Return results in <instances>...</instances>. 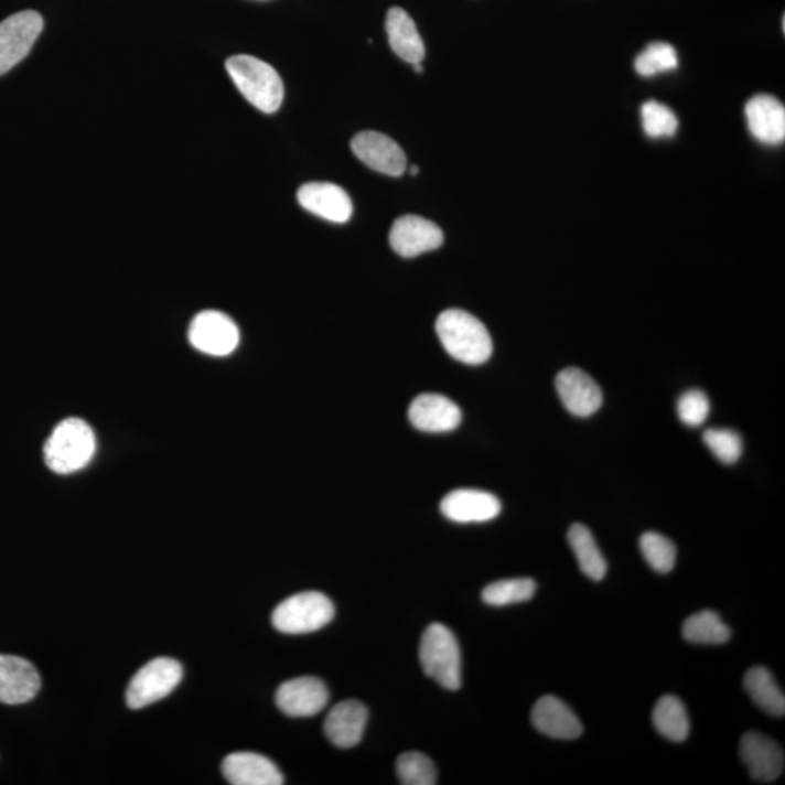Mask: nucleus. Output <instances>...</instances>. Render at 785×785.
I'll return each mask as SVG.
<instances>
[{
    "label": "nucleus",
    "instance_id": "nucleus-1",
    "mask_svg": "<svg viewBox=\"0 0 785 785\" xmlns=\"http://www.w3.org/2000/svg\"><path fill=\"white\" fill-rule=\"evenodd\" d=\"M435 329L447 353L460 363L481 365L491 358L493 344L490 331L465 310H445L438 316Z\"/></svg>",
    "mask_w": 785,
    "mask_h": 785
},
{
    "label": "nucleus",
    "instance_id": "nucleus-2",
    "mask_svg": "<svg viewBox=\"0 0 785 785\" xmlns=\"http://www.w3.org/2000/svg\"><path fill=\"white\" fill-rule=\"evenodd\" d=\"M97 453L93 428L79 418L58 423L44 445L47 467L57 474H72L85 469Z\"/></svg>",
    "mask_w": 785,
    "mask_h": 785
},
{
    "label": "nucleus",
    "instance_id": "nucleus-3",
    "mask_svg": "<svg viewBox=\"0 0 785 785\" xmlns=\"http://www.w3.org/2000/svg\"><path fill=\"white\" fill-rule=\"evenodd\" d=\"M227 73L239 93L265 114L280 109L284 84L276 68L254 56H233L226 62Z\"/></svg>",
    "mask_w": 785,
    "mask_h": 785
},
{
    "label": "nucleus",
    "instance_id": "nucleus-4",
    "mask_svg": "<svg viewBox=\"0 0 785 785\" xmlns=\"http://www.w3.org/2000/svg\"><path fill=\"white\" fill-rule=\"evenodd\" d=\"M423 673L441 687L455 691L461 687V650L458 638L449 627L431 624L419 646Z\"/></svg>",
    "mask_w": 785,
    "mask_h": 785
},
{
    "label": "nucleus",
    "instance_id": "nucleus-5",
    "mask_svg": "<svg viewBox=\"0 0 785 785\" xmlns=\"http://www.w3.org/2000/svg\"><path fill=\"white\" fill-rule=\"evenodd\" d=\"M335 617V605L325 593L310 591L287 598L272 613V625L286 634H305L326 627Z\"/></svg>",
    "mask_w": 785,
    "mask_h": 785
},
{
    "label": "nucleus",
    "instance_id": "nucleus-6",
    "mask_svg": "<svg viewBox=\"0 0 785 785\" xmlns=\"http://www.w3.org/2000/svg\"><path fill=\"white\" fill-rule=\"evenodd\" d=\"M182 665L171 657L150 660L131 678L126 692L127 706L132 710L163 700L182 681Z\"/></svg>",
    "mask_w": 785,
    "mask_h": 785
},
{
    "label": "nucleus",
    "instance_id": "nucleus-7",
    "mask_svg": "<svg viewBox=\"0 0 785 785\" xmlns=\"http://www.w3.org/2000/svg\"><path fill=\"white\" fill-rule=\"evenodd\" d=\"M43 29V17L35 11L13 13L0 22V76L29 56Z\"/></svg>",
    "mask_w": 785,
    "mask_h": 785
},
{
    "label": "nucleus",
    "instance_id": "nucleus-8",
    "mask_svg": "<svg viewBox=\"0 0 785 785\" xmlns=\"http://www.w3.org/2000/svg\"><path fill=\"white\" fill-rule=\"evenodd\" d=\"M189 337L191 345L200 353L212 357H227L240 341L239 327L227 314L217 310H205L191 322Z\"/></svg>",
    "mask_w": 785,
    "mask_h": 785
},
{
    "label": "nucleus",
    "instance_id": "nucleus-9",
    "mask_svg": "<svg viewBox=\"0 0 785 785\" xmlns=\"http://www.w3.org/2000/svg\"><path fill=\"white\" fill-rule=\"evenodd\" d=\"M442 241H444V233L440 227L421 216L408 214L392 223L390 245L400 257L415 258L431 252L440 248Z\"/></svg>",
    "mask_w": 785,
    "mask_h": 785
},
{
    "label": "nucleus",
    "instance_id": "nucleus-10",
    "mask_svg": "<svg viewBox=\"0 0 785 785\" xmlns=\"http://www.w3.org/2000/svg\"><path fill=\"white\" fill-rule=\"evenodd\" d=\"M355 157L373 171L389 176H401L408 166L406 154L389 136L377 131H363L351 143Z\"/></svg>",
    "mask_w": 785,
    "mask_h": 785
},
{
    "label": "nucleus",
    "instance_id": "nucleus-11",
    "mask_svg": "<svg viewBox=\"0 0 785 785\" xmlns=\"http://www.w3.org/2000/svg\"><path fill=\"white\" fill-rule=\"evenodd\" d=\"M276 702L289 718H312L327 706V687L314 677L290 679L278 688Z\"/></svg>",
    "mask_w": 785,
    "mask_h": 785
},
{
    "label": "nucleus",
    "instance_id": "nucleus-12",
    "mask_svg": "<svg viewBox=\"0 0 785 785\" xmlns=\"http://www.w3.org/2000/svg\"><path fill=\"white\" fill-rule=\"evenodd\" d=\"M556 390L564 408L574 417L588 418L601 408L600 386L581 368H564L557 374Z\"/></svg>",
    "mask_w": 785,
    "mask_h": 785
},
{
    "label": "nucleus",
    "instance_id": "nucleus-13",
    "mask_svg": "<svg viewBox=\"0 0 785 785\" xmlns=\"http://www.w3.org/2000/svg\"><path fill=\"white\" fill-rule=\"evenodd\" d=\"M741 757L755 782L773 783L783 774L784 751L778 742L760 732L743 734Z\"/></svg>",
    "mask_w": 785,
    "mask_h": 785
},
{
    "label": "nucleus",
    "instance_id": "nucleus-14",
    "mask_svg": "<svg viewBox=\"0 0 785 785\" xmlns=\"http://www.w3.org/2000/svg\"><path fill=\"white\" fill-rule=\"evenodd\" d=\"M41 688L39 670L24 657L0 655V702L9 706L33 700Z\"/></svg>",
    "mask_w": 785,
    "mask_h": 785
},
{
    "label": "nucleus",
    "instance_id": "nucleus-15",
    "mask_svg": "<svg viewBox=\"0 0 785 785\" xmlns=\"http://www.w3.org/2000/svg\"><path fill=\"white\" fill-rule=\"evenodd\" d=\"M440 509L450 521L459 524L487 523L501 514V501L490 492L459 490L442 499Z\"/></svg>",
    "mask_w": 785,
    "mask_h": 785
},
{
    "label": "nucleus",
    "instance_id": "nucleus-16",
    "mask_svg": "<svg viewBox=\"0 0 785 785\" xmlns=\"http://www.w3.org/2000/svg\"><path fill=\"white\" fill-rule=\"evenodd\" d=\"M301 207L332 223H346L353 216V201L344 189L329 182H310L297 193Z\"/></svg>",
    "mask_w": 785,
    "mask_h": 785
},
{
    "label": "nucleus",
    "instance_id": "nucleus-17",
    "mask_svg": "<svg viewBox=\"0 0 785 785\" xmlns=\"http://www.w3.org/2000/svg\"><path fill=\"white\" fill-rule=\"evenodd\" d=\"M463 413L449 397L426 392L418 396L409 408V421L419 431L440 433L454 431Z\"/></svg>",
    "mask_w": 785,
    "mask_h": 785
},
{
    "label": "nucleus",
    "instance_id": "nucleus-18",
    "mask_svg": "<svg viewBox=\"0 0 785 785\" xmlns=\"http://www.w3.org/2000/svg\"><path fill=\"white\" fill-rule=\"evenodd\" d=\"M368 721L367 707L357 700L342 701L326 716L323 732L332 745L348 750L357 746Z\"/></svg>",
    "mask_w": 785,
    "mask_h": 785
},
{
    "label": "nucleus",
    "instance_id": "nucleus-19",
    "mask_svg": "<svg viewBox=\"0 0 785 785\" xmlns=\"http://www.w3.org/2000/svg\"><path fill=\"white\" fill-rule=\"evenodd\" d=\"M223 775L233 785H281V771L267 756L254 752H236L225 757Z\"/></svg>",
    "mask_w": 785,
    "mask_h": 785
},
{
    "label": "nucleus",
    "instance_id": "nucleus-20",
    "mask_svg": "<svg viewBox=\"0 0 785 785\" xmlns=\"http://www.w3.org/2000/svg\"><path fill=\"white\" fill-rule=\"evenodd\" d=\"M531 720L534 728L553 739L572 741L582 734V723L578 716L560 698L546 696L534 706Z\"/></svg>",
    "mask_w": 785,
    "mask_h": 785
},
{
    "label": "nucleus",
    "instance_id": "nucleus-21",
    "mask_svg": "<svg viewBox=\"0 0 785 785\" xmlns=\"http://www.w3.org/2000/svg\"><path fill=\"white\" fill-rule=\"evenodd\" d=\"M748 127L761 143L775 146L785 140V108L771 95H757L745 107Z\"/></svg>",
    "mask_w": 785,
    "mask_h": 785
},
{
    "label": "nucleus",
    "instance_id": "nucleus-22",
    "mask_svg": "<svg viewBox=\"0 0 785 785\" xmlns=\"http://www.w3.org/2000/svg\"><path fill=\"white\" fill-rule=\"evenodd\" d=\"M386 31L392 52L401 61L417 65L426 58V44L409 13L401 8H391L387 13Z\"/></svg>",
    "mask_w": 785,
    "mask_h": 785
},
{
    "label": "nucleus",
    "instance_id": "nucleus-23",
    "mask_svg": "<svg viewBox=\"0 0 785 785\" xmlns=\"http://www.w3.org/2000/svg\"><path fill=\"white\" fill-rule=\"evenodd\" d=\"M743 684H745L746 692L750 693L752 701L760 709L771 716H775V718H783L785 714V696L768 669L764 668V666H755V668L748 670Z\"/></svg>",
    "mask_w": 785,
    "mask_h": 785
},
{
    "label": "nucleus",
    "instance_id": "nucleus-24",
    "mask_svg": "<svg viewBox=\"0 0 785 785\" xmlns=\"http://www.w3.org/2000/svg\"><path fill=\"white\" fill-rule=\"evenodd\" d=\"M568 540L582 573L592 581H602L606 574V561L589 528L583 524H573L569 529Z\"/></svg>",
    "mask_w": 785,
    "mask_h": 785
},
{
    "label": "nucleus",
    "instance_id": "nucleus-25",
    "mask_svg": "<svg viewBox=\"0 0 785 785\" xmlns=\"http://www.w3.org/2000/svg\"><path fill=\"white\" fill-rule=\"evenodd\" d=\"M655 729L670 742H684L689 734V719L686 706L675 696L662 697L652 714Z\"/></svg>",
    "mask_w": 785,
    "mask_h": 785
},
{
    "label": "nucleus",
    "instance_id": "nucleus-26",
    "mask_svg": "<svg viewBox=\"0 0 785 785\" xmlns=\"http://www.w3.org/2000/svg\"><path fill=\"white\" fill-rule=\"evenodd\" d=\"M682 636L696 645H721L729 642L732 632L718 613L705 610L692 614L682 625Z\"/></svg>",
    "mask_w": 785,
    "mask_h": 785
},
{
    "label": "nucleus",
    "instance_id": "nucleus-27",
    "mask_svg": "<svg viewBox=\"0 0 785 785\" xmlns=\"http://www.w3.org/2000/svg\"><path fill=\"white\" fill-rule=\"evenodd\" d=\"M537 591V583L529 578L505 579L491 583L482 592V600L487 605L505 606L531 600Z\"/></svg>",
    "mask_w": 785,
    "mask_h": 785
},
{
    "label": "nucleus",
    "instance_id": "nucleus-28",
    "mask_svg": "<svg viewBox=\"0 0 785 785\" xmlns=\"http://www.w3.org/2000/svg\"><path fill=\"white\" fill-rule=\"evenodd\" d=\"M641 550L647 564L657 573H669L677 561V546L668 537L654 531L643 534Z\"/></svg>",
    "mask_w": 785,
    "mask_h": 785
},
{
    "label": "nucleus",
    "instance_id": "nucleus-29",
    "mask_svg": "<svg viewBox=\"0 0 785 785\" xmlns=\"http://www.w3.org/2000/svg\"><path fill=\"white\" fill-rule=\"evenodd\" d=\"M397 777L405 785L437 784V768L421 752L401 753L396 762Z\"/></svg>",
    "mask_w": 785,
    "mask_h": 785
},
{
    "label": "nucleus",
    "instance_id": "nucleus-30",
    "mask_svg": "<svg viewBox=\"0 0 785 785\" xmlns=\"http://www.w3.org/2000/svg\"><path fill=\"white\" fill-rule=\"evenodd\" d=\"M678 67L677 50L668 43H652L636 58L638 75L650 77Z\"/></svg>",
    "mask_w": 785,
    "mask_h": 785
},
{
    "label": "nucleus",
    "instance_id": "nucleus-31",
    "mask_svg": "<svg viewBox=\"0 0 785 785\" xmlns=\"http://www.w3.org/2000/svg\"><path fill=\"white\" fill-rule=\"evenodd\" d=\"M643 130L652 139L673 137L678 130V118L666 105L649 100L642 107Z\"/></svg>",
    "mask_w": 785,
    "mask_h": 785
},
{
    "label": "nucleus",
    "instance_id": "nucleus-32",
    "mask_svg": "<svg viewBox=\"0 0 785 785\" xmlns=\"http://www.w3.org/2000/svg\"><path fill=\"white\" fill-rule=\"evenodd\" d=\"M705 444L714 454V458L724 464H734L741 459L743 442L741 435L732 429H707Z\"/></svg>",
    "mask_w": 785,
    "mask_h": 785
},
{
    "label": "nucleus",
    "instance_id": "nucleus-33",
    "mask_svg": "<svg viewBox=\"0 0 785 785\" xmlns=\"http://www.w3.org/2000/svg\"><path fill=\"white\" fill-rule=\"evenodd\" d=\"M677 410L684 426L700 427L710 413L709 397L701 390H688L679 397Z\"/></svg>",
    "mask_w": 785,
    "mask_h": 785
},
{
    "label": "nucleus",
    "instance_id": "nucleus-34",
    "mask_svg": "<svg viewBox=\"0 0 785 785\" xmlns=\"http://www.w3.org/2000/svg\"><path fill=\"white\" fill-rule=\"evenodd\" d=\"M413 68H415V72H418V73L423 72V67H422L421 63H417V65H413Z\"/></svg>",
    "mask_w": 785,
    "mask_h": 785
},
{
    "label": "nucleus",
    "instance_id": "nucleus-35",
    "mask_svg": "<svg viewBox=\"0 0 785 785\" xmlns=\"http://www.w3.org/2000/svg\"><path fill=\"white\" fill-rule=\"evenodd\" d=\"M419 173V168L418 166H412L410 168V175H418Z\"/></svg>",
    "mask_w": 785,
    "mask_h": 785
}]
</instances>
